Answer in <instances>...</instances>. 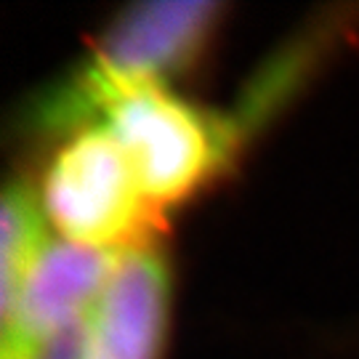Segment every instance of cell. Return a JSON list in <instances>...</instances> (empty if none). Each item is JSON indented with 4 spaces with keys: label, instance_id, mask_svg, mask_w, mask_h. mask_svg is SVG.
I'll list each match as a JSON object with an SVG mask.
<instances>
[{
    "label": "cell",
    "instance_id": "cell-1",
    "mask_svg": "<svg viewBox=\"0 0 359 359\" xmlns=\"http://www.w3.org/2000/svg\"><path fill=\"white\" fill-rule=\"evenodd\" d=\"M221 16L218 3H139L104 29L90 59L38 104V123L53 130L90 128L104 104L120 93L184 72L203 53Z\"/></svg>",
    "mask_w": 359,
    "mask_h": 359
},
{
    "label": "cell",
    "instance_id": "cell-2",
    "mask_svg": "<svg viewBox=\"0 0 359 359\" xmlns=\"http://www.w3.org/2000/svg\"><path fill=\"white\" fill-rule=\"evenodd\" d=\"M93 126L126 152L144 200L160 213L205 189L229 168L240 128L224 117L184 102L165 86L133 88L104 104Z\"/></svg>",
    "mask_w": 359,
    "mask_h": 359
},
{
    "label": "cell",
    "instance_id": "cell-3",
    "mask_svg": "<svg viewBox=\"0 0 359 359\" xmlns=\"http://www.w3.org/2000/svg\"><path fill=\"white\" fill-rule=\"evenodd\" d=\"M40 208L65 240L104 250L144 245L157 216L126 152L99 126L75 130L48 163Z\"/></svg>",
    "mask_w": 359,
    "mask_h": 359
},
{
    "label": "cell",
    "instance_id": "cell-4",
    "mask_svg": "<svg viewBox=\"0 0 359 359\" xmlns=\"http://www.w3.org/2000/svg\"><path fill=\"white\" fill-rule=\"evenodd\" d=\"M120 250L48 243L3 317V359H32L43 341L88 317Z\"/></svg>",
    "mask_w": 359,
    "mask_h": 359
},
{
    "label": "cell",
    "instance_id": "cell-5",
    "mask_svg": "<svg viewBox=\"0 0 359 359\" xmlns=\"http://www.w3.org/2000/svg\"><path fill=\"white\" fill-rule=\"evenodd\" d=\"M168 264L149 243L120 250L88 311V359H157L168 327Z\"/></svg>",
    "mask_w": 359,
    "mask_h": 359
},
{
    "label": "cell",
    "instance_id": "cell-6",
    "mask_svg": "<svg viewBox=\"0 0 359 359\" xmlns=\"http://www.w3.org/2000/svg\"><path fill=\"white\" fill-rule=\"evenodd\" d=\"M46 216L40 200L22 184H11L3 194V243H0V314L16 301V293L46 245Z\"/></svg>",
    "mask_w": 359,
    "mask_h": 359
},
{
    "label": "cell",
    "instance_id": "cell-7",
    "mask_svg": "<svg viewBox=\"0 0 359 359\" xmlns=\"http://www.w3.org/2000/svg\"><path fill=\"white\" fill-rule=\"evenodd\" d=\"M32 359H88V317L75 320L43 341Z\"/></svg>",
    "mask_w": 359,
    "mask_h": 359
}]
</instances>
